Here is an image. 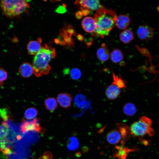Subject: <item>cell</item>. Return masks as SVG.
I'll return each instance as SVG.
<instances>
[{"label": "cell", "mask_w": 159, "mask_h": 159, "mask_svg": "<svg viewBox=\"0 0 159 159\" xmlns=\"http://www.w3.org/2000/svg\"><path fill=\"white\" fill-rule=\"evenodd\" d=\"M117 17L113 10L107 9L103 6L97 11L94 16L96 24L94 35L102 38L109 35L115 26Z\"/></svg>", "instance_id": "1"}, {"label": "cell", "mask_w": 159, "mask_h": 159, "mask_svg": "<svg viewBox=\"0 0 159 159\" xmlns=\"http://www.w3.org/2000/svg\"><path fill=\"white\" fill-rule=\"evenodd\" d=\"M56 54L55 49L47 44L42 46L34 58L32 67L34 73L37 77L48 74L51 69L49 63Z\"/></svg>", "instance_id": "2"}, {"label": "cell", "mask_w": 159, "mask_h": 159, "mask_svg": "<svg viewBox=\"0 0 159 159\" xmlns=\"http://www.w3.org/2000/svg\"><path fill=\"white\" fill-rule=\"evenodd\" d=\"M26 0H1L0 6L4 14L13 18L18 16L26 11L29 6Z\"/></svg>", "instance_id": "3"}, {"label": "cell", "mask_w": 159, "mask_h": 159, "mask_svg": "<svg viewBox=\"0 0 159 159\" xmlns=\"http://www.w3.org/2000/svg\"><path fill=\"white\" fill-rule=\"evenodd\" d=\"M152 121L149 118L143 116L138 121L134 122L130 127L131 134L135 137H143L147 134L152 137L155 135L151 127Z\"/></svg>", "instance_id": "4"}, {"label": "cell", "mask_w": 159, "mask_h": 159, "mask_svg": "<svg viewBox=\"0 0 159 159\" xmlns=\"http://www.w3.org/2000/svg\"><path fill=\"white\" fill-rule=\"evenodd\" d=\"M19 130L22 133L29 131L42 133L45 132V130L40 126L39 120L36 118L32 120H23L20 124Z\"/></svg>", "instance_id": "5"}, {"label": "cell", "mask_w": 159, "mask_h": 159, "mask_svg": "<svg viewBox=\"0 0 159 159\" xmlns=\"http://www.w3.org/2000/svg\"><path fill=\"white\" fill-rule=\"evenodd\" d=\"M154 29L150 26L143 25L140 26L137 29V33L141 40L148 41L153 39L154 35Z\"/></svg>", "instance_id": "6"}, {"label": "cell", "mask_w": 159, "mask_h": 159, "mask_svg": "<svg viewBox=\"0 0 159 159\" xmlns=\"http://www.w3.org/2000/svg\"><path fill=\"white\" fill-rule=\"evenodd\" d=\"M75 4L79 6L80 8L97 11L103 6L100 4V1L98 0H77L75 2Z\"/></svg>", "instance_id": "7"}, {"label": "cell", "mask_w": 159, "mask_h": 159, "mask_svg": "<svg viewBox=\"0 0 159 159\" xmlns=\"http://www.w3.org/2000/svg\"><path fill=\"white\" fill-rule=\"evenodd\" d=\"M118 130L120 132L122 138L121 143V145H124L126 141L130 139L131 135L130 128L125 123H116Z\"/></svg>", "instance_id": "8"}, {"label": "cell", "mask_w": 159, "mask_h": 159, "mask_svg": "<svg viewBox=\"0 0 159 159\" xmlns=\"http://www.w3.org/2000/svg\"><path fill=\"white\" fill-rule=\"evenodd\" d=\"M82 28L86 32H94L96 28V24L94 18L90 16L84 18L82 22Z\"/></svg>", "instance_id": "9"}, {"label": "cell", "mask_w": 159, "mask_h": 159, "mask_svg": "<svg viewBox=\"0 0 159 159\" xmlns=\"http://www.w3.org/2000/svg\"><path fill=\"white\" fill-rule=\"evenodd\" d=\"M72 98L69 94L66 93H60L57 97V102L62 107L67 108L71 104Z\"/></svg>", "instance_id": "10"}, {"label": "cell", "mask_w": 159, "mask_h": 159, "mask_svg": "<svg viewBox=\"0 0 159 159\" xmlns=\"http://www.w3.org/2000/svg\"><path fill=\"white\" fill-rule=\"evenodd\" d=\"M42 39L39 37L36 40L30 41L27 46V50L28 53L32 55L36 54L42 47Z\"/></svg>", "instance_id": "11"}, {"label": "cell", "mask_w": 159, "mask_h": 159, "mask_svg": "<svg viewBox=\"0 0 159 159\" xmlns=\"http://www.w3.org/2000/svg\"><path fill=\"white\" fill-rule=\"evenodd\" d=\"M106 139L108 142L112 145L121 143L122 141L121 135L117 129H113L108 132Z\"/></svg>", "instance_id": "12"}, {"label": "cell", "mask_w": 159, "mask_h": 159, "mask_svg": "<svg viewBox=\"0 0 159 159\" xmlns=\"http://www.w3.org/2000/svg\"><path fill=\"white\" fill-rule=\"evenodd\" d=\"M121 92V89L112 84L108 86L105 90V94L107 97L112 100L117 99Z\"/></svg>", "instance_id": "13"}, {"label": "cell", "mask_w": 159, "mask_h": 159, "mask_svg": "<svg viewBox=\"0 0 159 159\" xmlns=\"http://www.w3.org/2000/svg\"><path fill=\"white\" fill-rule=\"evenodd\" d=\"M115 147L117 150L114 155V158L118 159H126L130 152L136 150L134 149L125 147L123 145L116 146Z\"/></svg>", "instance_id": "14"}, {"label": "cell", "mask_w": 159, "mask_h": 159, "mask_svg": "<svg viewBox=\"0 0 159 159\" xmlns=\"http://www.w3.org/2000/svg\"><path fill=\"white\" fill-rule=\"evenodd\" d=\"M130 22V19L128 16L121 14L117 16L115 26L119 29L125 30L127 29Z\"/></svg>", "instance_id": "15"}, {"label": "cell", "mask_w": 159, "mask_h": 159, "mask_svg": "<svg viewBox=\"0 0 159 159\" xmlns=\"http://www.w3.org/2000/svg\"><path fill=\"white\" fill-rule=\"evenodd\" d=\"M19 72L23 77L27 78L31 76L34 73L32 65L29 63L25 62L21 64Z\"/></svg>", "instance_id": "16"}, {"label": "cell", "mask_w": 159, "mask_h": 159, "mask_svg": "<svg viewBox=\"0 0 159 159\" xmlns=\"http://www.w3.org/2000/svg\"><path fill=\"white\" fill-rule=\"evenodd\" d=\"M96 54L98 59L102 62H106L109 59L110 53L105 44H102L97 49Z\"/></svg>", "instance_id": "17"}, {"label": "cell", "mask_w": 159, "mask_h": 159, "mask_svg": "<svg viewBox=\"0 0 159 159\" xmlns=\"http://www.w3.org/2000/svg\"><path fill=\"white\" fill-rule=\"evenodd\" d=\"M120 38L122 42L125 44L128 43L133 39V33L130 30L126 29L120 34Z\"/></svg>", "instance_id": "18"}, {"label": "cell", "mask_w": 159, "mask_h": 159, "mask_svg": "<svg viewBox=\"0 0 159 159\" xmlns=\"http://www.w3.org/2000/svg\"><path fill=\"white\" fill-rule=\"evenodd\" d=\"M110 57L112 62L117 63L123 60V55L121 50L116 49H113L110 53Z\"/></svg>", "instance_id": "19"}, {"label": "cell", "mask_w": 159, "mask_h": 159, "mask_svg": "<svg viewBox=\"0 0 159 159\" xmlns=\"http://www.w3.org/2000/svg\"><path fill=\"white\" fill-rule=\"evenodd\" d=\"M44 105L46 109L51 112L54 111L58 107L57 100L52 97L46 99L44 101Z\"/></svg>", "instance_id": "20"}, {"label": "cell", "mask_w": 159, "mask_h": 159, "mask_svg": "<svg viewBox=\"0 0 159 159\" xmlns=\"http://www.w3.org/2000/svg\"><path fill=\"white\" fill-rule=\"evenodd\" d=\"M9 130V127L7 122H4L0 124V142L4 141L8 142L6 137Z\"/></svg>", "instance_id": "21"}, {"label": "cell", "mask_w": 159, "mask_h": 159, "mask_svg": "<svg viewBox=\"0 0 159 159\" xmlns=\"http://www.w3.org/2000/svg\"><path fill=\"white\" fill-rule=\"evenodd\" d=\"M123 111L126 115L132 116L134 115L136 113L137 109L133 104L129 102L126 103L124 106Z\"/></svg>", "instance_id": "22"}, {"label": "cell", "mask_w": 159, "mask_h": 159, "mask_svg": "<svg viewBox=\"0 0 159 159\" xmlns=\"http://www.w3.org/2000/svg\"><path fill=\"white\" fill-rule=\"evenodd\" d=\"M68 149L71 151L77 150L79 147V142L77 138L74 136L70 137L67 144Z\"/></svg>", "instance_id": "23"}, {"label": "cell", "mask_w": 159, "mask_h": 159, "mask_svg": "<svg viewBox=\"0 0 159 159\" xmlns=\"http://www.w3.org/2000/svg\"><path fill=\"white\" fill-rule=\"evenodd\" d=\"M113 82L112 84L116 86L119 88L123 89L127 88L125 81L121 78L119 77L112 72Z\"/></svg>", "instance_id": "24"}, {"label": "cell", "mask_w": 159, "mask_h": 159, "mask_svg": "<svg viewBox=\"0 0 159 159\" xmlns=\"http://www.w3.org/2000/svg\"><path fill=\"white\" fill-rule=\"evenodd\" d=\"M74 102L76 105L80 108H83L87 103L86 97L81 94L77 95L75 97Z\"/></svg>", "instance_id": "25"}, {"label": "cell", "mask_w": 159, "mask_h": 159, "mask_svg": "<svg viewBox=\"0 0 159 159\" xmlns=\"http://www.w3.org/2000/svg\"><path fill=\"white\" fill-rule=\"evenodd\" d=\"M38 114L37 109L34 107H31L27 109L25 112V117L27 119L31 120L35 117Z\"/></svg>", "instance_id": "26"}, {"label": "cell", "mask_w": 159, "mask_h": 159, "mask_svg": "<svg viewBox=\"0 0 159 159\" xmlns=\"http://www.w3.org/2000/svg\"><path fill=\"white\" fill-rule=\"evenodd\" d=\"M70 76L72 79L77 80L80 78L81 76V72L80 70L77 68L72 69L70 72Z\"/></svg>", "instance_id": "27"}, {"label": "cell", "mask_w": 159, "mask_h": 159, "mask_svg": "<svg viewBox=\"0 0 159 159\" xmlns=\"http://www.w3.org/2000/svg\"><path fill=\"white\" fill-rule=\"evenodd\" d=\"M0 115L3 120L6 122L9 118H11L8 114L7 110L5 108L0 109Z\"/></svg>", "instance_id": "28"}, {"label": "cell", "mask_w": 159, "mask_h": 159, "mask_svg": "<svg viewBox=\"0 0 159 159\" xmlns=\"http://www.w3.org/2000/svg\"><path fill=\"white\" fill-rule=\"evenodd\" d=\"M8 74L2 68L0 67V82L6 80Z\"/></svg>", "instance_id": "29"}, {"label": "cell", "mask_w": 159, "mask_h": 159, "mask_svg": "<svg viewBox=\"0 0 159 159\" xmlns=\"http://www.w3.org/2000/svg\"><path fill=\"white\" fill-rule=\"evenodd\" d=\"M53 155L51 152L47 151L43 153L39 159H53Z\"/></svg>", "instance_id": "30"}, {"label": "cell", "mask_w": 159, "mask_h": 159, "mask_svg": "<svg viewBox=\"0 0 159 159\" xmlns=\"http://www.w3.org/2000/svg\"><path fill=\"white\" fill-rule=\"evenodd\" d=\"M66 5L63 4L62 6H60L58 7L56 10V11L59 13H63L66 11Z\"/></svg>", "instance_id": "31"}, {"label": "cell", "mask_w": 159, "mask_h": 159, "mask_svg": "<svg viewBox=\"0 0 159 159\" xmlns=\"http://www.w3.org/2000/svg\"><path fill=\"white\" fill-rule=\"evenodd\" d=\"M80 9L84 16H87L90 13V11L87 9L83 8H80Z\"/></svg>", "instance_id": "32"}, {"label": "cell", "mask_w": 159, "mask_h": 159, "mask_svg": "<svg viewBox=\"0 0 159 159\" xmlns=\"http://www.w3.org/2000/svg\"><path fill=\"white\" fill-rule=\"evenodd\" d=\"M75 16L77 19H81L84 16L81 11L77 12L75 14Z\"/></svg>", "instance_id": "33"}, {"label": "cell", "mask_w": 159, "mask_h": 159, "mask_svg": "<svg viewBox=\"0 0 159 159\" xmlns=\"http://www.w3.org/2000/svg\"><path fill=\"white\" fill-rule=\"evenodd\" d=\"M140 141L145 145L147 146L149 144L148 142V141L147 140H143V139H141V140H140Z\"/></svg>", "instance_id": "34"}, {"label": "cell", "mask_w": 159, "mask_h": 159, "mask_svg": "<svg viewBox=\"0 0 159 159\" xmlns=\"http://www.w3.org/2000/svg\"><path fill=\"white\" fill-rule=\"evenodd\" d=\"M77 39L81 41H82L84 39V38L82 35L81 34H79L77 36Z\"/></svg>", "instance_id": "35"}]
</instances>
